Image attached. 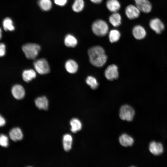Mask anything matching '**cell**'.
<instances>
[{"mask_svg":"<svg viewBox=\"0 0 167 167\" xmlns=\"http://www.w3.org/2000/svg\"><path fill=\"white\" fill-rule=\"evenodd\" d=\"M149 25L151 28L157 34H160L165 28L163 23L158 18L151 19Z\"/></svg>","mask_w":167,"mask_h":167,"instance_id":"cell-9","label":"cell"},{"mask_svg":"<svg viewBox=\"0 0 167 167\" xmlns=\"http://www.w3.org/2000/svg\"><path fill=\"white\" fill-rule=\"evenodd\" d=\"M140 11L135 5L129 4L125 9V13L126 17L130 20L137 18L140 14Z\"/></svg>","mask_w":167,"mask_h":167,"instance_id":"cell-6","label":"cell"},{"mask_svg":"<svg viewBox=\"0 0 167 167\" xmlns=\"http://www.w3.org/2000/svg\"><path fill=\"white\" fill-rule=\"evenodd\" d=\"M135 6L141 11L148 13L151 11L152 5L148 0H134Z\"/></svg>","mask_w":167,"mask_h":167,"instance_id":"cell-8","label":"cell"},{"mask_svg":"<svg viewBox=\"0 0 167 167\" xmlns=\"http://www.w3.org/2000/svg\"><path fill=\"white\" fill-rule=\"evenodd\" d=\"M89 1L92 3L96 4H101L103 1V0H89Z\"/></svg>","mask_w":167,"mask_h":167,"instance_id":"cell-32","label":"cell"},{"mask_svg":"<svg viewBox=\"0 0 167 167\" xmlns=\"http://www.w3.org/2000/svg\"><path fill=\"white\" fill-rule=\"evenodd\" d=\"M2 26L4 29L6 31H14L15 29L12 20L9 17H6L3 19Z\"/></svg>","mask_w":167,"mask_h":167,"instance_id":"cell-25","label":"cell"},{"mask_svg":"<svg viewBox=\"0 0 167 167\" xmlns=\"http://www.w3.org/2000/svg\"><path fill=\"white\" fill-rule=\"evenodd\" d=\"M22 49L28 59H33L37 56L41 47L38 44L28 43L23 46Z\"/></svg>","mask_w":167,"mask_h":167,"instance_id":"cell-3","label":"cell"},{"mask_svg":"<svg viewBox=\"0 0 167 167\" xmlns=\"http://www.w3.org/2000/svg\"><path fill=\"white\" fill-rule=\"evenodd\" d=\"M63 146L66 151H70L72 147L73 139L71 135L68 134L64 135L63 137Z\"/></svg>","mask_w":167,"mask_h":167,"instance_id":"cell-18","label":"cell"},{"mask_svg":"<svg viewBox=\"0 0 167 167\" xmlns=\"http://www.w3.org/2000/svg\"><path fill=\"white\" fill-rule=\"evenodd\" d=\"M121 33L120 31L116 29L111 30L108 32L109 41L111 43L118 41L120 38Z\"/></svg>","mask_w":167,"mask_h":167,"instance_id":"cell-19","label":"cell"},{"mask_svg":"<svg viewBox=\"0 0 167 167\" xmlns=\"http://www.w3.org/2000/svg\"><path fill=\"white\" fill-rule=\"evenodd\" d=\"M38 4L42 10L46 11L49 10L52 6L50 0H39Z\"/></svg>","mask_w":167,"mask_h":167,"instance_id":"cell-26","label":"cell"},{"mask_svg":"<svg viewBox=\"0 0 167 167\" xmlns=\"http://www.w3.org/2000/svg\"><path fill=\"white\" fill-rule=\"evenodd\" d=\"M33 65L36 71L40 74H46L50 71L48 63L44 58L37 60L34 62Z\"/></svg>","mask_w":167,"mask_h":167,"instance_id":"cell-5","label":"cell"},{"mask_svg":"<svg viewBox=\"0 0 167 167\" xmlns=\"http://www.w3.org/2000/svg\"><path fill=\"white\" fill-rule=\"evenodd\" d=\"M6 53V47L3 43H0V57L4 56Z\"/></svg>","mask_w":167,"mask_h":167,"instance_id":"cell-29","label":"cell"},{"mask_svg":"<svg viewBox=\"0 0 167 167\" xmlns=\"http://www.w3.org/2000/svg\"><path fill=\"white\" fill-rule=\"evenodd\" d=\"M88 54L90 62L95 66H102L107 61V55L103 48L100 46L92 47L88 49Z\"/></svg>","mask_w":167,"mask_h":167,"instance_id":"cell-1","label":"cell"},{"mask_svg":"<svg viewBox=\"0 0 167 167\" xmlns=\"http://www.w3.org/2000/svg\"><path fill=\"white\" fill-rule=\"evenodd\" d=\"M105 6L108 10L112 13L118 12L121 7L118 0H107Z\"/></svg>","mask_w":167,"mask_h":167,"instance_id":"cell-11","label":"cell"},{"mask_svg":"<svg viewBox=\"0 0 167 167\" xmlns=\"http://www.w3.org/2000/svg\"><path fill=\"white\" fill-rule=\"evenodd\" d=\"M2 36V30L0 28V40L1 39Z\"/></svg>","mask_w":167,"mask_h":167,"instance_id":"cell-33","label":"cell"},{"mask_svg":"<svg viewBox=\"0 0 167 167\" xmlns=\"http://www.w3.org/2000/svg\"><path fill=\"white\" fill-rule=\"evenodd\" d=\"M11 92L14 97L18 100L23 99L25 94L24 88L19 84L15 85L12 87Z\"/></svg>","mask_w":167,"mask_h":167,"instance_id":"cell-13","label":"cell"},{"mask_svg":"<svg viewBox=\"0 0 167 167\" xmlns=\"http://www.w3.org/2000/svg\"><path fill=\"white\" fill-rule=\"evenodd\" d=\"M86 82L92 89H95L98 87V83L96 79L93 77L91 76H88L86 79Z\"/></svg>","mask_w":167,"mask_h":167,"instance_id":"cell-27","label":"cell"},{"mask_svg":"<svg viewBox=\"0 0 167 167\" xmlns=\"http://www.w3.org/2000/svg\"><path fill=\"white\" fill-rule=\"evenodd\" d=\"M71 126V131L73 133H76L80 131L82 128V125L80 121L78 119L73 118L70 122Z\"/></svg>","mask_w":167,"mask_h":167,"instance_id":"cell-23","label":"cell"},{"mask_svg":"<svg viewBox=\"0 0 167 167\" xmlns=\"http://www.w3.org/2000/svg\"><path fill=\"white\" fill-rule=\"evenodd\" d=\"M105 75L106 78L109 80H113L117 79L118 76L117 66L114 64L109 65L105 71Z\"/></svg>","mask_w":167,"mask_h":167,"instance_id":"cell-7","label":"cell"},{"mask_svg":"<svg viewBox=\"0 0 167 167\" xmlns=\"http://www.w3.org/2000/svg\"><path fill=\"white\" fill-rule=\"evenodd\" d=\"M132 34L137 40H142L145 37L146 32L144 28L140 25L135 26L132 29Z\"/></svg>","mask_w":167,"mask_h":167,"instance_id":"cell-10","label":"cell"},{"mask_svg":"<svg viewBox=\"0 0 167 167\" xmlns=\"http://www.w3.org/2000/svg\"><path fill=\"white\" fill-rule=\"evenodd\" d=\"M91 30L96 36L103 37L106 36L109 32V26L107 22L102 19H97L92 23Z\"/></svg>","mask_w":167,"mask_h":167,"instance_id":"cell-2","label":"cell"},{"mask_svg":"<svg viewBox=\"0 0 167 167\" xmlns=\"http://www.w3.org/2000/svg\"><path fill=\"white\" fill-rule=\"evenodd\" d=\"M149 150L150 152L153 154L158 155L162 153L163 151V148L161 143L152 141L150 144Z\"/></svg>","mask_w":167,"mask_h":167,"instance_id":"cell-14","label":"cell"},{"mask_svg":"<svg viewBox=\"0 0 167 167\" xmlns=\"http://www.w3.org/2000/svg\"><path fill=\"white\" fill-rule=\"evenodd\" d=\"M119 140L120 144L125 147L132 145L134 142L133 138L126 134H122L120 136Z\"/></svg>","mask_w":167,"mask_h":167,"instance_id":"cell-17","label":"cell"},{"mask_svg":"<svg viewBox=\"0 0 167 167\" xmlns=\"http://www.w3.org/2000/svg\"><path fill=\"white\" fill-rule=\"evenodd\" d=\"M9 135L11 139L14 141L20 140L23 137L22 132L19 127H15L12 129L10 131Z\"/></svg>","mask_w":167,"mask_h":167,"instance_id":"cell-15","label":"cell"},{"mask_svg":"<svg viewBox=\"0 0 167 167\" xmlns=\"http://www.w3.org/2000/svg\"><path fill=\"white\" fill-rule=\"evenodd\" d=\"M36 76L35 71L32 69L24 70L22 73V78L26 82H28L35 78Z\"/></svg>","mask_w":167,"mask_h":167,"instance_id":"cell-21","label":"cell"},{"mask_svg":"<svg viewBox=\"0 0 167 167\" xmlns=\"http://www.w3.org/2000/svg\"><path fill=\"white\" fill-rule=\"evenodd\" d=\"M36 106L39 109L47 110L48 108V101L45 96L39 97L35 100Z\"/></svg>","mask_w":167,"mask_h":167,"instance_id":"cell-16","label":"cell"},{"mask_svg":"<svg viewBox=\"0 0 167 167\" xmlns=\"http://www.w3.org/2000/svg\"><path fill=\"white\" fill-rule=\"evenodd\" d=\"M135 114V111L130 106L126 105L121 107L119 116L122 120L131 121L132 120Z\"/></svg>","mask_w":167,"mask_h":167,"instance_id":"cell-4","label":"cell"},{"mask_svg":"<svg viewBox=\"0 0 167 167\" xmlns=\"http://www.w3.org/2000/svg\"><path fill=\"white\" fill-rule=\"evenodd\" d=\"M8 139L7 136L4 134L0 135V145L6 147L8 145Z\"/></svg>","mask_w":167,"mask_h":167,"instance_id":"cell-28","label":"cell"},{"mask_svg":"<svg viewBox=\"0 0 167 167\" xmlns=\"http://www.w3.org/2000/svg\"><path fill=\"white\" fill-rule=\"evenodd\" d=\"M64 43L65 45L68 47H75L78 43L76 38L71 34H68L65 37Z\"/></svg>","mask_w":167,"mask_h":167,"instance_id":"cell-22","label":"cell"},{"mask_svg":"<svg viewBox=\"0 0 167 167\" xmlns=\"http://www.w3.org/2000/svg\"><path fill=\"white\" fill-rule=\"evenodd\" d=\"M6 122V121L4 118L0 114V127L5 125Z\"/></svg>","mask_w":167,"mask_h":167,"instance_id":"cell-31","label":"cell"},{"mask_svg":"<svg viewBox=\"0 0 167 167\" xmlns=\"http://www.w3.org/2000/svg\"><path fill=\"white\" fill-rule=\"evenodd\" d=\"M67 0H54V2L57 5L63 6L66 3Z\"/></svg>","mask_w":167,"mask_h":167,"instance_id":"cell-30","label":"cell"},{"mask_svg":"<svg viewBox=\"0 0 167 167\" xmlns=\"http://www.w3.org/2000/svg\"><path fill=\"white\" fill-rule=\"evenodd\" d=\"M65 68L68 72L70 73L76 72L78 69V65L77 63L73 60H69L66 61L65 65Z\"/></svg>","mask_w":167,"mask_h":167,"instance_id":"cell-20","label":"cell"},{"mask_svg":"<svg viewBox=\"0 0 167 167\" xmlns=\"http://www.w3.org/2000/svg\"><path fill=\"white\" fill-rule=\"evenodd\" d=\"M108 20L109 23L114 27L120 26L122 23V17L118 12L112 13L109 16Z\"/></svg>","mask_w":167,"mask_h":167,"instance_id":"cell-12","label":"cell"},{"mask_svg":"<svg viewBox=\"0 0 167 167\" xmlns=\"http://www.w3.org/2000/svg\"><path fill=\"white\" fill-rule=\"evenodd\" d=\"M84 6V0H75L72 6V9L74 12L79 13L83 10Z\"/></svg>","mask_w":167,"mask_h":167,"instance_id":"cell-24","label":"cell"}]
</instances>
